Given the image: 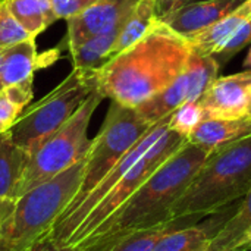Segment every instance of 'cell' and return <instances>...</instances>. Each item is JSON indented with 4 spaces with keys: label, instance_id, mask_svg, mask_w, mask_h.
<instances>
[{
    "label": "cell",
    "instance_id": "cell-24",
    "mask_svg": "<svg viewBox=\"0 0 251 251\" xmlns=\"http://www.w3.org/2000/svg\"><path fill=\"white\" fill-rule=\"evenodd\" d=\"M251 46V18L240 26V29L232 35V38L222 47V50L219 53H216L213 57L216 59V62L221 65V68L224 65H226L229 60H232L234 56H237L240 51H243L246 47Z\"/></svg>",
    "mask_w": 251,
    "mask_h": 251
},
{
    "label": "cell",
    "instance_id": "cell-32",
    "mask_svg": "<svg viewBox=\"0 0 251 251\" xmlns=\"http://www.w3.org/2000/svg\"><path fill=\"white\" fill-rule=\"evenodd\" d=\"M207 250V244H204V246H201V247H199V249H196V250H191V251H206Z\"/></svg>",
    "mask_w": 251,
    "mask_h": 251
},
{
    "label": "cell",
    "instance_id": "cell-25",
    "mask_svg": "<svg viewBox=\"0 0 251 251\" xmlns=\"http://www.w3.org/2000/svg\"><path fill=\"white\" fill-rule=\"evenodd\" d=\"M24 106L13 101L4 90H0V135L6 134L24 112Z\"/></svg>",
    "mask_w": 251,
    "mask_h": 251
},
{
    "label": "cell",
    "instance_id": "cell-21",
    "mask_svg": "<svg viewBox=\"0 0 251 251\" xmlns=\"http://www.w3.org/2000/svg\"><path fill=\"white\" fill-rule=\"evenodd\" d=\"M12 16L21 24V26L31 35L37 37L47 25L44 21L40 0H1Z\"/></svg>",
    "mask_w": 251,
    "mask_h": 251
},
{
    "label": "cell",
    "instance_id": "cell-2",
    "mask_svg": "<svg viewBox=\"0 0 251 251\" xmlns=\"http://www.w3.org/2000/svg\"><path fill=\"white\" fill-rule=\"evenodd\" d=\"M210 154L185 143L91 234L74 244L82 251H109L126 235L169 221L175 201Z\"/></svg>",
    "mask_w": 251,
    "mask_h": 251
},
{
    "label": "cell",
    "instance_id": "cell-4",
    "mask_svg": "<svg viewBox=\"0 0 251 251\" xmlns=\"http://www.w3.org/2000/svg\"><path fill=\"white\" fill-rule=\"evenodd\" d=\"M85 156L57 176L22 194L0 229V251H31L72 203Z\"/></svg>",
    "mask_w": 251,
    "mask_h": 251
},
{
    "label": "cell",
    "instance_id": "cell-8",
    "mask_svg": "<svg viewBox=\"0 0 251 251\" xmlns=\"http://www.w3.org/2000/svg\"><path fill=\"white\" fill-rule=\"evenodd\" d=\"M187 140L169 128L157 138V141L137 160V163L99 200V203L87 213L75 234L65 246H74L91 234L100 224H103L110 215H113L147 179L149 176L162 166L172 154H175Z\"/></svg>",
    "mask_w": 251,
    "mask_h": 251
},
{
    "label": "cell",
    "instance_id": "cell-17",
    "mask_svg": "<svg viewBox=\"0 0 251 251\" xmlns=\"http://www.w3.org/2000/svg\"><path fill=\"white\" fill-rule=\"evenodd\" d=\"M251 231V188L241 199L240 206L226 219L218 234L207 243L206 251H238Z\"/></svg>",
    "mask_w": 251,
    "mask_h": 251
},
{
    "label": "cell",
    "instance_id": "cell-31",
    "mask_svg": "<svg viewBox=\"0 0 251 251\" xmlns=\"http://www.w3.org/2000/svg\"><path fill=\"white\" fill-rule=\"evenodd\" d=\"M244 68H246V69H250L251 71V47H250V50H249V53H247L246 60H244Z\"/></svg>",
    "mask_w": 251,
    "mask_h": 251
},
{
    "label": "cell",
    "instance_id": "cell-7",
    "mask_svg": "<svg viewBox=\"0 0 251 251\" xmlns=\"http://www.w3.org/2000/svg\"><path fill=\"white\" fill-rule=\"evenodd\" d=\"M151 126L134 107L112 101L101 129L85 154L79 188L63 215L74 210Z\"/></svg>",
    "mask_w": 251,
    "mask_h": 251
},
{
    "label": "cell",
    "instance_id": "cell-34",
    "mask_svg": "<svg viewBox=\"0 0 251 251\" xmlns=\"http://www.w3.org/2000/svg\"><path fill=\"white\" fill-rule=\"evenodd\" d=\"M190 1H200V0H190ZM190 1H188V3H190Z\"/></svg>",
    "mask_w": 251,
    "mask_h": 251
},
{
    "label": "cell",
    "instance_id": "cell-26",
    "mask_svg": "<svg viewBox=\"0 0 251 251\" xmlns=\"http://www.w3.org/2000/svg\"><path fill=\"white\" fill-rule=\"evenodd\" d=\"M99 0H51L54 13L57 19H71L88 7H91Z\"/></svg>",
    "mask_w": 251,
    "mask_h": 251
},
{
    "label": "cell",
    "instance_id": "cell-14",
    "mask_svg": "<svg viewBox=\"0 0 251 251\" xmlns=\"http://www.w3.org/2000/svg\"><path fill=\"white\" fill-rule=\"evenodd\" d=\"M251 18V0H246L229 15L213 22L204 29L187 37L191 51L201 56H215L232 38V35Z\"/></svg>",
    "mask_w": 251,
    "mask_h": 251
},
{
    "label": "cell",
    "instance_id": "cell-18",
    "mask_svg": "<svg viewBox=\"0 0 251 251\" xmlns=\"http://www.w3.org/2000/svg\"><path fill=\"white\" fill-rule=\"evenodd\" d=\"M28 151L12 143L6 134L0 135V197L18 200V187L21 184Z\"/></svg>",
    "mask_w": 251,
    "mask_h": 251
},
{
    "label": "cell",
    "instance_id": "cell-5",
    "mask_svg": "<svg viewBox=\"0 0 251 251\" xmlns=\"http://www.w3.org/2000/svg\"><path fill=\"white\" fill-rule=\"evenodd\" d=\"M101 101L103 96L96 90L66 124L28 151V162L18 187V199L31 188L65 172L87 154L91 146L88 125Z\"/></svg>",
    "mask_w": 251,
    "mask_h": 251
},
{
    "label": "cell",
    "instance_id": "cell-22",
    "mask_svg": "<svg viewBox=\"0 0 251 251\" xmlns=\"http://www.w3.org/2000/svg\"><path fill=\"white\" fill-rule=\"evenodd\" d=\"M206 119L203 106L200 100L187 101L178 109H175L169 116V129L179 134L188 141V137L194 129Z\"/></svg>",
    "mask_w": 251,
    "mask_h": 251
},
{
    "label": "cell",
    "instance_id": "cell-20",
    "mask_svg": "<svg viewBox=\"0 0 251 251\" xmlns=\"http://www.w3.org/2000/svg\"><path fill=\"white\" fill-rule=\"evenodd\" d=\"M199 222V219L194 218H185V219H175L168 221L160 225H156L153 228H147L143 231L132 232L118 241L109 251H153L156 244L171 231L190 226L193 224Z\"/></svg>",
    "mask_w": 251,
    "mask_h": 251
},
{
    "label": "cell",
    "instance_id": "cell-30",
    "mask_svg": "<svg viewBox=\"0 0 251 251\" xmlns=\"http://www.w3.org/2000/svg\"><path fill=\"white\" fill-rule=\"evenodd\" d=\"M238 251H251V231L249 232V235L244 238V241L241 243Z\"/></svg>",
    "mask_w": 251,
    "mask_h": 251
},
{
    "label": "cell",
    "instance_id": "cell-13",
    "mask_svg": "<svg viewBox=\"0 0 251 251\" xmlns=\"http://www.w3.org/2000/svg\"><path fill=\"white\" fill-rule=\"evenodd\" d=\"M246 0H200L190 1L159 18L175 32L190 37L234 12Z\"/></svg>",
    "mask_w": 251,
    "mask_h": 251
},
{
    "label": "cell",
    "instance_id": "cell-33",
    "mask_svg": "<svg viewBox=\"0 0 251 251\" xmlns=\"http://www.w3.org/2000/svg\"><path fill=\"white\" fill-rule=\"evenodd\" d=\"M247 118L251 119V100H250V104H249V113H247Z\"/></svg>",
    "mask_w": 251,
    "mask_h": 251
},
{
    "label": "cell",
    "instance_id": "cell-9",
    "mask_svg": "<svg viewBox=\"0 0 251 251\" xmlns=\"http://www.w3.org/2000/svg\"><path fill=\"white\" fill-rule=\"evenodd\" d=\"M219 69L221 65L213 56H201L191 51L184 72L159 94L137 106L135 110L144 121L154 125L184 103L200 100L218 78Z\"/></svg>",
    "mask_w": 251,
    "mask_h": 251
},
{
    "label": "cell",
    "instance_id": "cell-3",
    "mask_svg": "<svg viewBox=\"0 0 251 251\" xmlns=\"http://www.w3.org/2000/svg\"><path fill=\"white\" fill-rule=\"evenodd\" d=\"M251 188V135L212 153L169 212V221L204 219L240 201Z\"/></svg>",
    "mask_w": 251,
    "mask_h": 251
},
{
    "label": "cell",
    "instance_id": "cell-27",
    "mask_svg": "<svg viewBox=\"0 0 251 251\" xmlns=\"http://www.w3.org/2000/svg\"><path fill=\"white\" fill-rule=\"evenodd\" d=\"M190 0H159V4H157V16L162 18L165 15H168L169 12L181 7L182 4L188 3Z\"/></svg>",
    "mask_w": 251,
    "mask_h": 251
},
{
    "label": "cell",
    "instance_id": "cell-12",
    "mask_svg": "<svg viewBox=\"0 0 251 251\" xmlns=\"http://www.w3.org/2000/svg\"><path fill=\"white\" fill-rule=\"evenodd\" d=\"M138 0H99L82 13L68 19V49L81 44L118 24H125Z\"/></svg>",
    "mask_w": 251,
    "mask_h": 251
},
{
    "label": "cell",
    "instance_id": "cell-10",
    "mask_svg": "<svg viewBox=\"0 0 251 251\" xmlns=\"http://www.w3.org/2000/svg\"><path fill=\"white\" fill-rule=\"evenodd\" d=\"M38 62L35 38L3 47L0 51V88L24 107L32 99V81Z\"/></svg>",
    "mask_w": 251,
    "mask_h": 251
},
{
    "label": "cell",
    "instance_id": "cell-23",
    "mask_svg": "<svg viewBox=\"0 0 251 251\" xmlns=\"http://www.w3.org/2000/svg\"><path fill=\"white\" fill-rule=\"evenodd\" d=\"M28 38H34V37H31L21 26V24L12 16V13L4 6V3L0 0V49L18 44Z\"/></svg>",
    "mask_w": 251,
    "mask_h": 251
},
{
    "label": "cell",
    "instance_id": "cell-19",
    "mask_svg": "<svg viewBox=\"0 0 251 251\" xmlns=\"http://www.w3.org/2000/svg\"><path fill=\"white\" fill-rule=\"evenodd\" d=\"M157 4L159 0H138L134 6L131 15L128 16L122 32L119 35L118 44L115 47L113 54L125 50L138 38H141L149 28L159 19L157 16Z\"/></svg>",
    "mask_w": 251,
    "mask_h": 251
},
{
    "label": "cell",
    "instance_id": "cell-6",
    "mask_svg": "<svg viewBox=\"0 0 251 251\" xmlns=\"http://www.w3.org/2000/svg\"><path fill=\"white\" fill-rule=\"evenodd\" d=\"M96 90V71L74 68L49 94L24 109L15 125L6 132V137L29 151L41 140L66 124Z\"/></svg>",
    "mask_w": 251,
    "mask_h": 251
},
{
    "label": "cell",
    "instance_id": "cell-35",
    "mask_svg": "<svg viewBox=\"0 0 251 251\" xmlns=\"http://www.w3.org/2000/svg\"><path fill=\"white\" fill-rule=\"evenodd\" d=\"M0 51H1V49H0ZM0 90H1V88H0Z\"/></svg>",
    "mask_w": 251,
    "mask_h": 251
},
{
    "label": "cell",
    "instance_id": "cell-1",
    "mask_svg": "<svg viewBox=\"0 0 251 251\" xmlns=\"http://www.w3.org/2000/svg\"><path fill=\"white\" fill-rule=\"evenodd\" d=\"M190 43L163 21L96 71L97 91L126 107H137L171 85L187 68Z\"/></svg>",
    "mask_w": 251,
    "mask_h": 251
},
{
    "label": "cell",
    "instance_id": "cell-28",
    "mask_svg": "<svg viewBox=\"0 0 251 251\" xmlns=\"http://www.w3.org/2000/svg\"><path fill=\"white\" fill-rule=\"evenodd\" d=\"M15 204H16V200L0 197V229L4 225V222L7 221V218L12 215V212L15 209Z\"/></svg>",
    "mask_w": 251,
    "mask_h": 251
},
{
    "label": "cell",
    "instance_id": "cell-29",
    "mask_svg": "<svg viewBox=\"0 0 251 251\" xmlns=\"http://www.w3.org/2000/svg\"><path fill=\"white\" fill-rule=\"evenodd\" d=\"M31 251H82L78 247H74V246H54V244H50V243H44V241H40L34 249Z\"/></svg>",
    "mask_w": 251,
    "mask_h": 251
},
{
    "label": "cell",
    "instance_id": "cell-16",
    "mask_svg": "<svg viewBox=\"0 0 251 251\" xmlns=\"http://www.w3.org/2000/svg\"><path fill=\"white\" fill-rule=\"evenodd\" d=\"M124 25L125 24H118L97 35L90 37L81 44L68 49L72 66L82 71L100 69L113 56Z\"/></svg>",
    "mask_w": 251,
    "mask_h": 251
},
{
    "label": "cell",
    "instance_id": "cell-15",
    "mask_svg": "<svg viewBox=\"0 0 251 251\" xmlns=\"http://www.w3.org/2000/svg\"><path fill=\"white\" fill-rule=\"evenodd\" d=\"M251 135V119H218L206 118L188 137V143L207 151L209 154L234 143L240 138Z\"/></svg>",
    "mask_w": 251,
    "mask_h": 251
},
{
    "label": "cell",
    "instance_id": "cell-11",
    "mask_svg": "<svg viewBox=\"0 0 251 251\" xmlns=\"http://www.w3.org/2000/svg\"><path fill=\"white\" fill-rule=\"evenodd\" d=\"M251 100V71L218 76L201 96L206 118L243 119L247 118Z\"/></svg>",
    "mask_w": 251,
    "mask_h": 251
}]
</instances>
